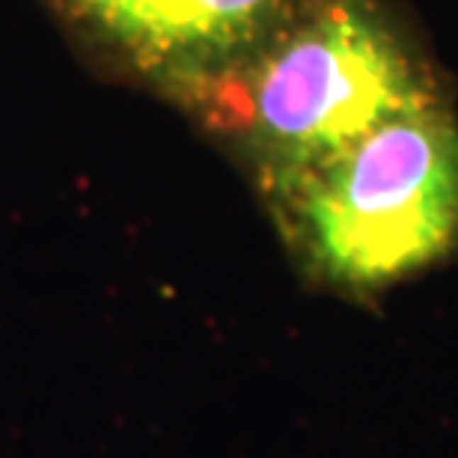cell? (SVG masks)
<instances>
[{
    "mask_svg": "<svg viewBox=\"0 0 458 458\" xmlns=\"http://www.w3.org/2000/svg\"><path fill=\"white\" fill-rule=\"evenodd\" d=\"M250 146L274 194L384 125L435 104L405 42L366 0H322L196 86Z\"/></svg>",
    "mask_w": 458,
    "mask_h": 458,
    "instance_id": "obj_1",
    "label": "cell"
},
{
    "mask_svg": "<svg viewBox=\"0 0 458 458\" xmlns=\"http://www.w3.org/2000/svg\"><path fill=\"white\" fill-rule=\"evenodd\" d=\"M277 196L328 283L387 289L458 244V125L437 101L399 113Z\"/></svg>",
    "mask_w": 458,
    "mask_h": 458,
    "instance_id": "obj_2",
    "label": "cell"
},
{
    "mask_svg": "<svg viewBox=\"0 0 458 458\" xmlns=\"http://www.w3.org/2000/svg\"><path fill=\"white\" fill-rule=\"evenodd\" d=\"M137 63L191 78L196 86L256 51L289 0H74Z\"/></svg>",
    "mask_w": 458,
    "mask_h": 458,
    "instance_id": "obj_3",
    "label": "cell"
}]
</instances>
